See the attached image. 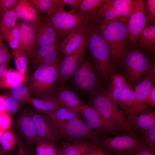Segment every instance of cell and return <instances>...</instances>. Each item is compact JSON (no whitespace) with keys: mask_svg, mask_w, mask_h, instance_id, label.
Listing matches in <instances>:
<instances>
[{"mask_svg":"<svg viewBox=\"0 0 155 155\" xmlns=\"http://www.w3.org/2000/svg\"><path fill=\"white\" fill-rule=\"evenodd\" d=\"M23 155H32V154L28 151L24 149Z\"/></svg>","mask_w":155,"mask_h":155,"instance_id":"56","label":"cell"},{"mask_svg":"<svg viewBox=\"0 0 155 155\" xmlns=\"http://www.w3.org/2000/svg\"><path fill=\"white\" fill-rule=\"evenodd\" d=\"M114 154L124 155L145 144L141 137L133 131L113 137H102L96 143Z\"/></svg>","mask_w":155,"mask_h":155,"instance_id":"10","label":"cell"},{"mask_svg":"<svg viewBox=\"0 0 155 155\" xmlns=\"http://www.w3.org/2000/svg\"><path fill=\"white\" fill-rule=\"evenodd\" d=\"M34 24L37 33L36 44L34 51L41 47L59 40L54 27L49 22L44 19L42 16Z\"/></svg>","mask_w":155,"mask_h":155,"instance_id":"17","label":"cell"},{"mask_svg":"<svg viewBox=\"0 0 155 155\" xmlns=\"http://www.w3.org/2000/svg\"><path fill=\"white\" fill-rule=\"evenodd\" d=\"M110 81V84L107 90V93L116 107L118 108L121 94L128 84V81L123 75L114 73L111 76Z\"/></svg>","mask_w":155,"mask_h":155,"instance_id":"21","label":"cell"},{"mask_svg":"<svg viewBox=\"0 0 155 155\" xmlns=\"http://www.w3.org/2000/svg\"><path fill=\"white\" fill-rule=\"evenodd\" d=\"M90 16L97 23L108 46L112 60L119 63L130 46L127 23L119 20L105 21Z\"/></svg>","mask_w":155,"mask_h":155,"instance_id":"4","label":"cell"},{"mask_svg":"<svg viewBox=\"0 0 155 155\" xmlns=\"http://www.w3.org/2000/svg\"><path fill=\"white\" fill-rule=\"evenodd\" d=\"M86 155H109L106 150L103 147L95 144Z\"/></svg>","mask_w":155,"mask_h":155,"instance_id":"48","label":"cell"},{"mask_svg":"<svg viewBox=\"0 0 155 155\" xmlns=\"http://www.w3.org/2000/svg\"><path fill=\"white\" fill-rule=\"evenodd\" d=\"M113 6L115 15L117 20H119L121 14V0H113Z\"/></svg>","mask_w":155,"mask_h":155,"instance_id":"49","label":"cell"},{"mask_svg":"<svg viewBox=\"0 0 155 155\" xmlns=\"http://www.w3.org/2000/svg\"><path fill=\"white\" fill-rule=\"evenodd\" d=\"M5 95L6 112L11 115L18 110L21 104L9 94Z\"/></svg>","mask_w":155,"mask_h":155,"instance_id":"42","label":"cell"},{"mask_svg":"<svg viewBox=\"0 0 155 155\" xmlns=\"http://www.w3.org/2000/svg\"><path fill=\"white\" fill-rule=\"evenodd\" d=\"M55 97L61 107L80 111L82 107L86 104L65 84L57 86L55 92Z\"/></svg>","mask_w":155,"mask_h":155,"instance_id":"18","label":"cell"},{"mask_svg":"<svg viewBox=\"0 0 155 155\" xmlns=\"http://www.w3.org/2000/svg\"><path fill=\"white\" fill-rule=\"evenodd\" d=\"M6 112L5 95L0 94V113Z\"/></svg>","mask_w":155,"mask_h":155,"instance_id":"53","label":"cell"},{"mask_svg":"<svg viewBox=\"0 0 155 155\" xmlns=\"http://www.w3.org/2000/svg\"><path fill=\"white\" fill-rule=\"evenodd\" d=\"M52 155H62L60 149H58L55 153Z\"/></svg>","mask_w":155,"mask_h":155,"instance_id":"55","label":"cell"},{"mask_svg":"<svg viewBox=\"0 0 155 155\" xmlns=\"http://www.w3.org/2000/svg\"><path fill=\"white\" fill-rule=\"evenodd\" d=\"M152 63L144 51L129 48L119 63L124 70L127 81L135 86L146 75Z\"/></svg>","mask_w":155,"mask_h":155,"instance_id":"6","label":"cell"},{"mask_svg":"<svg viewBox=\"0 0 155 155\" xmlns=\"http://www.w3.org/2000/svg\"><path fill=\"white\" fill-rule=\"evenodd\" d=\"M95 144L86 140H80L63 143L60 150L62 155H86Z\"/></svg>","mask_w":155,"mask_h":155,"instance_id":"22","label":"cell"},{"mask_svg":"<svg viewBox=\"0 0 155 155\" xmlns=\"http://www.w3.org/2000/svg\"><path fill=\"white\" fill-rule=\"evenodd\" d=\"M28 76L20 73L16 69L8 68L0 82V88L1 89H11L16 86L24 84Z\"/></svg>","mask_w":155,"mask_h":155,"instance_id":"25","label":"cell"},{"mask_svg":"<svg viewBox=\"0 0 155 155\" xmlns=\"http://www.w3.org/2000/svg\"><path fill=\"white\" fill-rule=\"evenodd\" d=\"M53 120L58 129L59 140L65 142L86 140L96 144L104 136L90 128L82 118L66 121Z\"/></svg>","mask_w":155,"mask_h":155,"instance_id":"7","label":"cell"},{"mask_svg":"<svg viewBox=\"0 0 155 155\" xmlns=\"http://www.w3.org/2000/svg\"><path fill=\"white\" fill-rule=\"evenodd\" d=\"M85 37L80 46L71 54L64 57L59 69V77L57 84H65L71 78L74 72L85 58L86 47Z\"/></svg>","mask_w":155,"mask_h":155,"instance_id":"15","label":"cell"},{"mask_svg":"<svg viewBox=\"0 0 155 155\" xmlns=\"http://www.w3.org/2000/svg\"><path fill=\"white\" fill-rule=\"evenodd\" d=\"M29 103L35 109L43 113L54 111L61 107L55 100L32 97Z\"/></svg>","mask_w":155,"mask_h":155,"instance_id":"28","label":"cell"},{"mask_svg":"<svg viewBox=\"0 0 155 155\" xmlns=\"http://www.w3.org/2000/svg\"><path fill=\"white\" fill-rule=\"evenodd\" d=\"M5 44L3 43V38L0 36V46L3 45Z\"/></svg>","mask_w":155,"mask_h":155,"instance_id":"57","label":"cell"},{"mask_svg":"<svg viewBox=\"0 0 155 155\" xmlns=\"http://www.w3.org/2000/svg\"><path fill=\"white\" fill-rule=\"evenodd\" d=\"M142 134L141 137L144 143L155 150V127L146 130Z\"/></svg>","mask_w":155,"mask_h":155,"instance_id":"41","label":"cell"},{"mask_svg":"<svg viewBox=\"0 0 155 155\" xmlns=\"http://www.w3.org/2000/svg\"><path fill=\"white\" fill-rule=\"evenodd\" d=\"M12 54L14 56L16 69L23 75L28 76L29 60L28 58L25 56L17 53H12Z\"/></svg>","mask_w":155,"mask_h":155,"instance_id":"37","label":"cell"},{"mask_svg":"<svg viewBox=\"0 0 155 155\" xmlns=\"http://www.w3.org/2000/svg\"><path fill=\"white\" fill-rule=\"evenodd\" d=\"M80 113L84 121L90 128L103 135L125 132L120 126L103 117L88 104L82 107Z\"/></svg>","mask_w":155,"mask_h":155,"instance_id":"11","label":"cell"},{"mask_svg":"<svg viewBox=\"0 0 155 155\" xmlns=\"http://www.w3.org/2000/svg\"><path fill=\"white\" fill-rule=\"evenodd\" d=\"M135 98L134 89L132 85L128 83L121 94L119 102L123 113L128 110L133 105Z\"/></svg>","mask_w":155,"mask_h":155,"instance_id":"32","label":"cell"},{"mask_svg":"<svg viewBox=\"0 0 155 155\" xmlns=\"http://www.w3.org/2000/svg\"><path fill=\"white\" fill-rule=\"evenodd\" d=\"M58 40L48 45L41 47L35 51L30 58V64L34 69L38 63L60 45Z\"/></svg>","mask_w":155,"mask_h":155,"instance_id":"29","label":"cell"},{"mask_svg":"<svg viewBox=\"0 0 155 155\" xmlns=\"http://www.w3.org/2000/svg\"><path fill=\"white\" fill-rule=\"evenodd\" d=\"M146 21L145 1L135 0L134 9L127 23L130 46H135L137 38L146 27Z\"/></svg>","mask_w":155,"mask_h":155,"instance_id":"13","label":"cell"},{"mask_svg":"<svg viewBox=\"0 0 155 155\" xmlns=\"http://www.w3.org/2000/svg\"><path fill=\"white\" fill-rule=\"evenodd\" d=\"M35 126L38 135L42 140L57 144L59 140L58 129L47 115L33 107L27 108Z\"/></svg>","mask_w":155,"mask_h":155,"instance_id":"12","label":"cell"},{"mask_svg":"<svg viewBox=\"0 0 155 155\" xmlns=\"http://www.w3.org/2000/svg\"><path fill=\"white\" fill-rule=\"evenodd\" d=\"M146 1V25L148 26L154 24L155 22V0Z\"/></svg>","mask_w":155,"mask_h":155,"instance_id":"40","label":"cell"},{"mask_svg":"<svg viewBox=\"0 0 155 155\" xmlns=\"http://www.w3.org/2000/svg\"><path fill=\"white\" fill-rule=\"evenodd\" d=\"M85 25L74 32L61 42V53L64 57L71 54L81 45L85 36Z\"/></svg>","mask_w":155,"mask_h":155,"instance_id":"20","label":"cell"},{"mask_svg":"<svg viewBox=\"0 0 155 155\" xmlns=\"http://www.w3.org/2000/svg\"><path fill=\"white\" fill-rule=\"evenodd\" d=\"M18 0H0V16L16 4Z\"/></svg>","mask_w":155,"mask_h":155,"instance_id":"47","label":"cell"},{"mask_svg":"<svg viewBox=\"0 0 155 155\" xmlns=\"http://www.w3.org/2000/svg\"><path fill=\"white\" fill-rule=\"evenodd\" d=\"M18 144V155H23L24 148L23 144L21 142H19Z\"/></svg>","mask_w":155,"mask_h":155,"instance_id":"54","label":"cell"},{"mask_svg":"<svg viewBox=\"0 0 155 155\" xmlns=\"http://www.w3.org/2000/svg\"><path fill=\"white\" fill-rule=\"evenodd\" d=\"M122 9L119 21L127 23L134 9L135 0H121Z\"/></svg>","mask_w":155,"mask_h":155,"instance_id":"39","label":"cell"},{"mask_svg":"<svg viewBox=\"0 0 155 155\" xmlns=\"http://www.w3.org/2000/svg\"><path fill=\"white\" fill-rule=\"evenodd\" d=\"M135 45L154 53L155 51V25L146 27L137 38Z\"/></svg>","mask_w":155,"mask_h":155,"instance_id":"24","label":"cell"},{"mask_svg":"<svg viewBox=\"0 0 155 155\" xmlns=\"http://www.w3.org/2000/svg\"><path fill=\"white\" fill-rule=\"evenodd\" d=\"M71 78L78 88L90 95L101 88L99 75L91 61L85 57Z\"/></svg>","mask_w":155,"mask_h":155,"instance_id":"9","label":"cell"},{"mask_svg":"<svg viewBox=\"0 0 155 155\" xmlns=\"http://www.w3.org/2000/svg\"><path fill=\"white\" fill-rule=\"evenodd\" d=\"M16 137L13 131L9 130L4 132L0 142L1 148L4 153H9L17 143Z\"/></svg>","mask_w":155,"mask_h":155,"instance_id":"33","label":"cell"},{"mask_svg":"<svg viewBox=\"0 0 155 155\" xmlns=\"http://www.w3.org/2000/svg\"><path fill=\"white\" fill-rule=\"evenodd\" d=\"M12 55L5 44L0 46V64H9Z\"/></svg>","mask_w":155,"mask_h":155,"instance_id":"46","label":"cell"},{"mask_svg":"<svg viewBox=\"0 0 155 155\" xmlns=\"http://www.w3.org/2000/svg\"><path fill=\"white\" fill-rule=\"evenodd\" d=\"M4 152L2 150L1 148L0 147V155H4Z\"/></svg>","mask_w":155,"mask_h":155,"instance_id":"59","label":"cell"},{"mask_svg":"<svg viewBox=\"0 0 155 155\" xmlns=\"http://www.w3.org/2000/svg\"><path fill=\"white\" fill-rule=\"evenodd\" d=\"M60 45L40 61L35 67L34 70L40 66L49 65L54 63L60 55Z\"/></svg>","mask_w":155,"mask_h":155,"instance_id":"43","label":"cell"},{"mask_svg":"<svg viewBox=\"0 0 155 155\" xmlns=\"http://www.w3.org/2000/svg\"><path fill=\"white\" fill-rule=\"evenodd\" d=\"M4 132L0 130V142Z\"/></svg>","mask_w":155,"mask_h":155,"instance_id":"58","label":"cell"},{"mask_svg":"<svg viewBox=\"0 0 155 155\" xmlns=\"http://www.w3.org/2000/svg\"><path fill=\"white\" fill-rule=\"evenodd\" d=\"M88 104L104 118L120 126L125 132L129 133L133 131L128 125L123 112L116 107L105 89L101 88L90 95Z\"/></svg>","mask_w":155,"mask_h":155,"instance_id":"5","label":"cell"},{"mask_svg":"<svg viewBox=\"0 0 155 155\" xmlns=\"http://www.w3.org/2000/svg\"><path fill=\"white\" fill-rule=\"evenodd\" d=\"M8 94L20 104L29 102L32 98V94L29 87L24 84L11 88Z\"/></svg>","mask_w":155,"mask_h":155,"instance_id":"30","label":"cell"},{"mask_svg":"<svg viewBox=\"0 0 155 155\" xmlns=\"http://www.w3.org/2000/svg\"><path fill=\"white\" fill-rule=\"evenodd\" d=\"M137 116L131 127L132 130H136L141 133L155 127V113L149 108L141 112Z\"/></svg>","mask_w":155,"mask_h":155,"instance_id":"23","label":"cell"},{"mask_svg":"<svg viewBox=\"0 0 155 155\" xmlns=\"http://www.w3.org/2000/svg\"><path fill=\"white\" fill-rule=\"evenodd\" d=\"M18 19L34 24L41 15L32 3L29 0H18L14 7Z\"/></svg>","mask_w":155,"mask_h":155,"instance_id":"19","label":"cell"},{"mask_svg":"<svg viewBox=\"0 0 155 155\" xmlns=\"http://www.w3.org/2000/svg\"><path fill=\"white\" fill-rule=\"evenodd\" d=\"M14 6L0 16V36L1 37L7 31L16 26L18 23Z\"/></svg>","mask_w":155,"mask_h":155,"instance_id":"27","label":"cell"},{"mask_svg":"<svg viewBox=\"0 0 155 155\" xmlns=\"http://www.w3.org/2000/svg\"><path fill=\"white\" fill-rule=\"evenodd\" d=\"M147 102L149 105L155 106V86H153L148 94L147 97Z\"/></svg>","mask_w":155,"mask_h":155,"instance_id":"50","label":"cell"},{"mask_svg":"<svg viewBox=\"0 0 155 155\" xmlns=\"http://www.w3.org/2000/svg\"><path fill=\"white\" fill-rule=\"evenodd\" d=\"M121 155V154H118V155Z\"/></svg>","mask_w":155,"mask_h":155,"instance_id":"60","label":"cell"},{"mask_svg":"<svg viewBox=\"0 0 155 155\" xmlns=\"http://www.w3.org/2000/svg\"><path fill=\"white\" fill-rule=\"evenodd\" d=\"M16 123L27 144H36L41 140L38 135L34 123L27 108L20 112L17 117Z\"/></svg>","mask_w":155,"mask_h":155,"instance_id":"16","label":"cell"},{"mask_svg":"<svg viewBox=\"0 0 155 155\" xmlns=\"http://www.w3.org/2000/svg\"><path fill=\"white\" fill-rule=\"evenodd\" d=\"M1 37L13 51L16 49L19 42V22L16 26L6 32Z\"/></svg>","mask_w":155,"mask_h":155,"instance_id":"35","label":"cell"},{"mask_svg":"<svg viewBox=\"0 0 155 155\" xmlns=\"http://www.w3.org/2000/svg\"><path fill=\"white\" fill-rule=\"evenodd\" d=\"M12 124L11 115L6 112L0 113V130L3 132L10 130Z\"/></svg>","mask_w":155,"mask_h":155,"instance_id":"44","label":"cell"},{"mask_svg":"<svg viewBox=\"0 0 155 155\" xmlns=\"http://www.w3.org/2000/svg\"><path fill=\"white\" fill-rule=\"evenodd\" d=\"M44 113L55 121H66L76 118H82L80 111L65 107H61L55 111Z\"/></svg>","mask_w":155,"mask_h":155,"instance_id":"26","label":"cell"},{"mask_svg":"<svg viewBox=\"0 0 155 155\" xmlns=\"http://www.w3.org/2000/svg\"><path fill=\"white\" fill-rule=\"evenodd\" d=\"M85 43L94 61V66L100 79L109 81L114 73L110 50L96 22L91 17L85 25Z\"/></svg>","mask_w":155,"mask_h":155,"instance_id":"1","label":"cell"},{"mask_svg":"<svg viewBox=\"0 0 155 155\" xmlns=\"http://www.w3.org/2000/svg\"><path fill=\"white\" fill-rule=\"evenodd\" d=\"M42 16L54 27L60 42L86 25L90 19L88 13L80 12L73 9L69 11H66L61 5L60 0H58L53 9Z\"/></svg>","mask_w":155,"mask_h":155,"instance_id":"2","label":"cell"},{"mask_svg":"<svg viewBox=\"0 0 155 155\" xmlns=\"http://www.w3.org/2000/svg\"><path fill=\"white\" fill-rule=\"evenodd\" d=\"M124 155H155V150L145 144Z\"/></svg>","mask_w":155,"mask_h":155,"instance_id":"45","label":"cell"},{"mask_svg":"<svg viewBox=\"0 0 155 155\" xmlns=\"http://www.w3.org/2000/svg\"><path fill=\"white\" fill-rule=\"evenodd\" d=\"M64 57L61 54L53 63L40 66L35 69L28 79V86L35 98L57 100L55 92L59 69Z\"/></svg>","mask_w":155,"mask_h":155,"instance_id":"3","label":"cell"},{"mask_svg":"<svg viewBox=\"0 0 155 155\" xmlns=\"http://www.w3.org/2000/svg\"><path fill=\"white\" fill-rule=\"evenodd\" d=\"M82 0H61L63 4L70 5L74 9L77 7L81 3Z\"/></svg>","mask_w":155,"mask_h":155,"instance_id":"51","label":"cell"},{"mask_svg":"<svg viewBox=\"0 0 155 155\" xmlns=\"http://www.w3.org/2000/svg\"><path fill=\"white\" fill-rule=\"evenodd\" d=\"M103 1L104 0H82L79 5L74 9L80 12L92 15L97 10Z\"/></svg>","mask_w":155,"mask_h":155,"instance_id":"34","label":"cell"},{"mask_svg":"<svg viewBox=\"0 0 155 155\" xmlns=\"http://www.w3.org/2000/svg\"><path fill=\"white\" fill-rule=\"evenodd\" d=\"M36 144V155H52L59 149L57 144L42 140Z\"/></svg>","mask_w":155,"mask_h":155,"instance_id":"36","label":"cell"},{"mask_svg":"<svg viewBox=\"0 0 155 155\" xmlns=\"http://www.w3.org/2000/svg\"><path fill=\"white\" fill-rule=\"evenodd\" d=\"M112 1L113 0H104L97 10L93 14L90 15L105 21L117 20L113 8Z\"/></svg>","mask_w":155,"mask_h":155,"instance_id":"31","label":"cell"},{"mask_svg":"<svg viewBox=\"0 0 155 155\" xmlns=\"http://www.w3.org/2000/svg\"><path fill=\"white\" fill-rule=\"evenodd\" d=\"M19 42L12 53L25 56L30 59L36 44L37 33L34 24L22 21L19 22Z\"/></svg>","mask_w":155,"mask_h":155,"instance_id":"14","label":"cell"},{"mask_svg":"<svg viewBox=\"0 0 155 155\" xmlns=\"http://www.w3.org/2000/svg\"><path fill=\"white\" fill-rule=\"evenodd\" d=\"M8 68V64H0V82L5 75Z\"/></svg>","mask_w":155,"mask_h":155,"instance_id":"52","label":"cell"},{"mask_svg":"<svg viewBox=\"0 0 155 155\" xmlns=\"http://www.w3.org/2000/svg\"><path fill=\"white\" fill-rule=\"evenodd\" d=\"M42 15L53 9L58 0H30Z\"/></svg>","mask_w":155,"mask_h":155,"instance_id":"38","label":"cell"},{"mask_svg":"<svg viewBox=\"0 0 155 155\" xmlns=\"http://www.w3.org/2000/svg\"><path fill=\"white\" fill-rule=\"evenodd\" d=\"M155 69L151 67L144 77L135 85L134 102L131 106L124 113L127 116V122L131 128L138 114L148 107L147 97L155 85Z\"/></svg>","mask_w":155,"mask_h":155,"instance_id":"8","label":"cell"},{"mask_svg":"<svg viewBox=\"0 0 155 155\" xmlns=\"http://www.w3.org/2000/svg\"></svg>","mask_w":155,"mask_h":155,"instance_id":"61","label":"cell"}]
</instances>
